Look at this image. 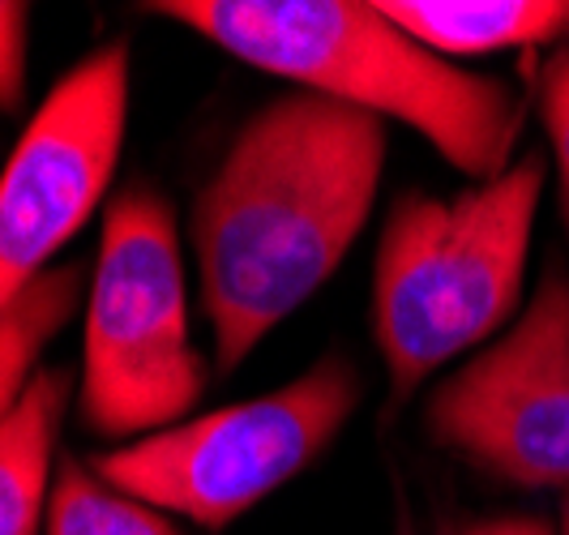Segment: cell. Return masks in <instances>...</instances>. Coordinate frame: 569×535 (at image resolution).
<instances>
[{
  "label": "cell",
  "mask_w": 569,
  "mask_h": 535,
  "mask_svg": "<svg viewBox=\"0 0 569 535\" xmlns=\"http://www.w3.org/2000/svg\"><path fill=\"white\" fill-rule=\"evenodd\" d=\"M386 120L309 90L257 108L193 201L214 368L236 373L330 283L381 189Z\"/></svg>",
  "instance_id": "6da1fadb"
},
{
  "label": "cell",
  "mask_w": 569,
  "mask_h": 535,
  "mask_svg": "<svg viewBox=\"0 0 569 535\" xmlns=\"http://www.w3.org/2000/svg\"><path fill=\"white\" fill-rule=\"evenodd\" d=\"M150 13L189 27L228 57L377 120L411 125L471 176L497 180L513 164L522 99L497 78L458 69L365 0H159Z\"/></svg>",
  "instance_id": "7a4b0ae2"
},
{
  "label": "cell",
  "mask_w": 569,
  "mask_h": 535,
  "mask_svg": "<svg viewBox=\"0 0 569 535\" xmlns=\"http://www.w3.org/2000/svg\"><path fill=\"white\" fill-rule=\"evenodd\" d=\"M540 198L543 155L531 150L455 198L402 194L390 206L372 261V338L395 403L506 330Z\"/></svg>",
  "instance_id": "3957f363"
},
{
  "label": "cell",
  "mask_w": 569,
  "mask_h": 535,
  "mask_svg": "<svg viewBox=\"0 0 569 535\" xmlns=\"http://www.w3.org/2000/svg\"><path fill=\"white\" fill-rule=\"evenodd\" d=\"M206 382L176 215L159 189L129 185L108 201L86 287L78 416L90 433L129 446L189 420Z\"/></svg>",
  "instance_id": "277c9868"
},
{
  "label": "cell",
  "mask_w": 569,
  "mask_h": 535,
  "mask_svg": "<svg viewBox=\"0 0 569 535\" xmlns=\"http://www.w3.org/2000/svg\"><path fill=\"white\" fill-rule=\"evenodd\" d=\"M360 395V368L342 351H330L270 395L116 446L90 467L146 506L223 532L287 479L313 467L356 416Z\"/></svg>",
  "instance_id": "5b68a950"
},
{
  "label": "cell",
  "mask_w": 569,
  "mask_h": 535,
  "mask_svg": "<svg viewBox=\"0 0 569 535\" xmlns=\"http://www.w3.org/2000/svg\"><path fill=\"white\" fill-rule=\"evenodd\" d=\"M425 433L497 484L569 493V275L561 266L543 270L513 326L425 398Z\"/></svg>",
  "instance_id": "8992f818"
},
{
  "label": "cell",
  "mask_w": 569,
  "mask_h": 535,
  "mask_svg": "<svg viewBox=\"0 0 569 535\" xmlns=\"http://www.w3.org/2000/svg\"><path fill=\"white\" fill-rule=\"evenodd\" d=\"M129 43L82 57L27 120L0 171V305L57 266L99 210L129 129Z\"/></svg>",
  "instance_id": "52a82bcc"
},
{
  "label": "cell",
  "mask_w": 569,
  "mask_h": 535,
  "mask_svg": "<svg viewBox=\"0 0 569 535\" xmlns=\"http://www.w3.org/2000/svg\"><path fill=\"white\" fill-rule=\"evenodd\" d=\"M377 9L446 60L540 48L566 34L561 0H377Z\"/></svg>",
  "instance_id": "ba28073f"
},
{
  "label": "cell",
  "mask_w": 569,
  "mask_h": 535,
  "mask_svg": "<svg viewBox=\"0 0 569 535\" xmlns=\"http://www.w3.org/2000/svg\"><path fill=\"white\" fill-rule=\"evenodd\" d=\"M73 395L69 368L48 365L22 403L0 420V535H43L52 502V458L64 407Z\"/></svg>",
  "instance_id": "9c48e42d"
},
{
  "label": "cell",
  "mask_w": 569,
  "mask_h": 535,
  "mask_svg": "<svg viewBox=\"0 0 569 535\" xmlns=\"http://www.w3.org/2000/svg\"><path fill=\"white\" fill-rule=\"evenodd\" d=\"M86 266L57 261L39 279H30L9 305H0V420L22 403L48 343L69 326L86 300Z\"/></svg>",
  "instance_id": "30bf717a"
},
{
  "label": "cell",
  "mask_w": 569,
  "mask_h": 535,
  "mask_svg": "<svg viewBox=\"0 0 569 535\" xmlns=\"http://www.w3.org/2000/svg\"><path fill=\"white\" fill-rule=\"evenodd\" d=\"M43 535H184L171 514L94 476V467L64 458L52 479Z\"/></svg>",
  "instance_id": "8fae6325"
},
{
  "label": "cell",
  "mask_w": 569,
  "mask_h": 535,
  "mask_svg": "<svg viewBox=\"0 0 569 535\" xmlns=\"http://www.w3.org/2000/svg\"><path fill=\"white\" fill-rule=\"evenodd\" d=\"M540 112L543 129L552 141V159H557V180H561V219L569 231V43H561L540 78Z\"/></svg>",
  "instance_id": "7c38bea8"
},
{
  "label": "cell",
  "mask_w": 569,
  "mask_h": 535,
  "mask_svg": "<svg viewBox=\"0 0 569 535\" xmlns=\"http://www.w3.org/2000/svg\"><path fill=\"white\" fill-rule=\"evenodd\" d=\"M30 4L0 0V112H18L27 99Z\"/></svg>",
  "instance_id": "4fadbf2b"
},
{
  "label": "cell",
  "mask_w": 569,
  "mask_h": 535,
  "mask_svg": "<svg viewBox=\"0 0 569 535\" xmlns=\"http://www.w3.org/2000/svg\"><path fill=\"white\" fill-rule=\"evenodd\" d=\"M455 535H557L540 518H527V514H506V518H471L462 523Z\"/></svg>",
  "instance_id": "5bb4252c"
},
{
  "label": "cell",
  "mask_w": 569,
  "mask_h": 535,
  "mask_svg": "<svg viewBox=\"0 0 569 535\" xmlns=\"http://www.w3.org/2000/svg\"><path fill=\"white\" fill-rule=\"evenodd\" d=\"M561 535H569V493L561 497Z\"/></svg>",
  "instance_id": "9a60e30c"
},
{
  "label": "cell",
  "mask_w": 569,
  "mask_h": 535,
  "mask_svg": "<svg viewBox=\"0 0 569 535\" xmlns=\"http://www.w3.org/2000/svg\"><path fill=\"white\" fill-rule=\"evenodd\" d=\"M399 535H416V532H411V527H407V523H402V527H399Z\"/></svg>",
  "instance_id": "2e32d148"
},
{
  "label": "cell",
  "mask_w": 569,
  "mask_h": 535,
  "mask_svg": "<svg viewBox=\"0 0 569 535\" xmlns=\"http://www.w3.org/2000/svg\"><path fill=\"white\" fill-rule=\"evenodd\" d=\"M566 34H569V4H566Z\"/></svg>",
  "instance_id": "e0dca14e"
}]
</instances>
